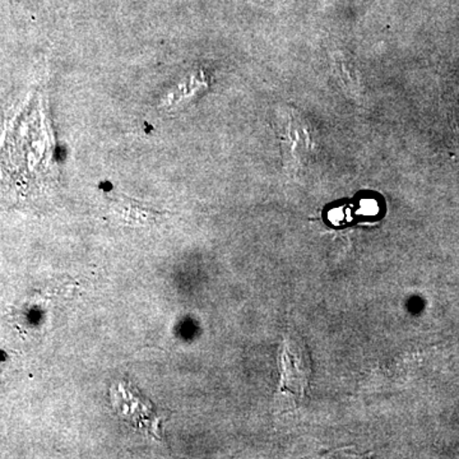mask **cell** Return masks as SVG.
<instances>
[{
	"label": "cell",
	"mask_w": 459,
	"mask_h": 459,
	"mask_svg": "<svg viewBox=\"0 0 459 459\" xmlns=\"http://www.w3.org/2000/svg\"><path fill=\"white\" fill-rule=\"evenodd\" d=\"M54 148L45 98L36 91L5 117L0 132V171L16 181L38 178L49 171Z\"/></svg>",
	"instance_id": "cell-1"
},
{
	"label": "cell",
	"mask_w": 459,
	"mask_h": 459,
	"mask_svg": "<svg viewBox=\"0 0 459 459\" xmlns=\"http://www.w3.org/2000/svg\"><path fill=\"white\" fill-rule=\"evenodd\" d=\"M274 129L287 164L307 162L316 143L303 115L290 107L280 108L274 117Z\"/></svg>",
	"instance_id": "cell-2"
},
{
	"label": "cell",
	"mask_w": 459,
	"mask_h": 459,
	"mask_svg": "<svg viewBox=\"0 0 459 459\" xmlns=\"http://www.w3.org/2000/svg\"><path fill=\"white\" fill-rule=\"evenodd\" d=\"M281 389L292 395H304L312 376L309 353L296 337H287L280 352Z\"/></svg>",
	"instance_id": "cell-3"
},
{
	"label": "cell",
	"mask_w": 459,
	"mask_h": 459,
	"mask_svg": "<svg viewBox=\"0 0 459 459\" xmlns=\"http://www.w3.org/2000/svg\"><path fill=\"white\" fill-rule=\"evenodd\" d=\"M114 409L120 419L131 422L133 427L157 437L160 419L157 418L155 407L147 401L140 392L131 385L120 383L113 392Z\"/></svg>",
	"instance_id": "cell-4"
},
{
	"label": "cell",
	"mask_w": 459,
	"mask_h": 459,
	"mask_svg": "<svg viewBox=\"0 0 459 459\" xmlns=\"http://www.w3.org/2000/svg\"><path fill=\"white\" fill-rule=\"evenodd\" d=\"M113 208L115 213L128 223L147 225V223L156 222L162 217V213L157 212L152 208L144 207L143 204L129 198L117 199L114 202Z\"/></svg>",
	"instance_id": "cell-5"
},
{
	"label": "cell",
	"mask_w": 459,
	"mask_h": 459,
	"mask_svg": "<svg viewBox=\"0 0 459 459\" xmlns=\"http://www.w3.org/2000/svg\"><path fill=\"white\" fill-rule=\"evenodd\" d=\"M334 72L337 74L338 80L342 83L347 93L355 99L361 98L362 86L360 77H359L358 69L349 62L343 54L337 53L333 56Z\"/></svg>",
	"instance_id": "cell-6"
}]
</instances>
